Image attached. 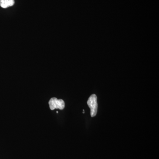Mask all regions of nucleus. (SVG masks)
Instances as JSON below:
<instances>
[{
  "label": "nucleus",
  "mask_w": 159,
  "mask_h": 159,
  "mask_svg": "<svg viewBox=\"0 0 159 159\" xmlns=\"http://www.w3.org/2000/svg\"><path fill=\"white\" fill-rule=\"evenodd\" d=\"M14 4V0H0V6L4 9L11 7Z\"/></svg>",
  "instance_id": "3"
},
{
  "label": "nucleus",
  "mask_w": 159,
  "mask_h": 159,
  "mask_svg": "<svg viewBox=\"0 0 159 159\" xmlns=\"http://www.w3.org/2000/svg\"><path fill=\"white\" fill-rule=\"evenodd\" d=\"M49 107L51 110H54L55 109H59L63 110L65 107V103L62 99H57L55 97L51 98L49 101Z\"/></svg>",
  "instance_id": "2"
},
{
  "label": "nucleus",
  "mask_w": 159,
  "mask_h": 159,
  "mask_svg": "<svg viewBox=\"0 0 159 159\" xmlns=\"http://www.w3.org/2000/svg\"><path fill=\"white\" fill-rule=\"evenodd\" d=\"M97 98L95 94L91 95L87 101L88 105L90 109L91 116L92 117H95L97 115L98 109Z\"/></svg>",
  "instance_id": "1"
}]
</instances>
